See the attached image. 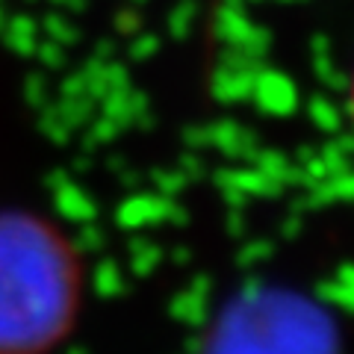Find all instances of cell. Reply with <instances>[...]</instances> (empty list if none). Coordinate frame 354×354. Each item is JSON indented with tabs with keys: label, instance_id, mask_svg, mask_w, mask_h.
<instances>
[{
	"label": "cell",
	"instance_id": "1",
	"mask_svg": "<svg viewBox=\"0 0 354 354\" xmlns=\"http://www.w3.org/2000/svg\"><path fill=\"white\" fill-rule=\"evenodd\" d=\"M68 272L57 248L21 221H0V348H30L62 322Z\"/></svg>",
	"mask_w": 354,
	"mask_h": 354
},
{
	"label": "cell",
	"instance_id": "2",
	"mask_svg": "<svg viewBox=\"0 0 354 354\" xmlns=\"http://www.w3.org/2000/svg\"><path fill=\"white\" fill-rule=\"evenodd\" d=\"M351 113H354V80H351Z\"/></svg>",
	"mask_w": 354,
	"mask_h": 354
}]
</instances>
